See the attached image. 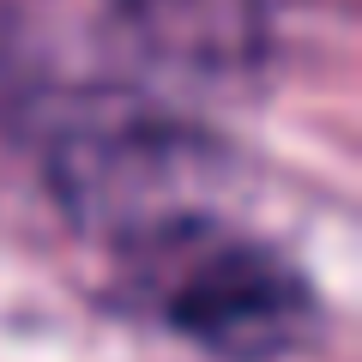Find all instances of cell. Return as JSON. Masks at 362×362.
<instances>
[{"mask_svg": "<svg viewBox=\"0 0 362 362\" xmlns=\"http://www.w3.org/2000/svg\"><path fill=\"white\" fill-rule=\"evenodd\" d=\"M103 13L145 66L175 78L247 73L266 49V13L254 0H103Z\"/></svg>", "mask_w": 362, "mask_h": 362, "instance_id": "3957f363", "label": "cell"}, {"mask_svg": "<svg viewBox=\"0 0 362 362\" xmlns=\"http://www.w3.org/2000/svg\"><path fill=\"white\" fill-rule=\"evenodd\" d=\"M230 151L218 133L175 115L133 85L66 90L61 115L42 127V181L66 223L121 254L187 218L223 211Z\"/></svg>", "mask_w": 362, "mask_h": 362, "instance_id": "6da1fadb", "label": "cell"}, {"mask_svg": "<svg viewBox=\"0 0 362 362\" xmlns=\"http://www.w3.org/2000/svg\"><path fill=\"white\" fill-rule=\"evenodd\" d=\"M121 290L211 362H284L320 326V290L278 242L230 211L187 218L121 247Z\"/></svg>", "mask_w": 362, "mask_h": 362, "instance_id": "7a4b0ae2", "label": "cell"}]
</instances>
